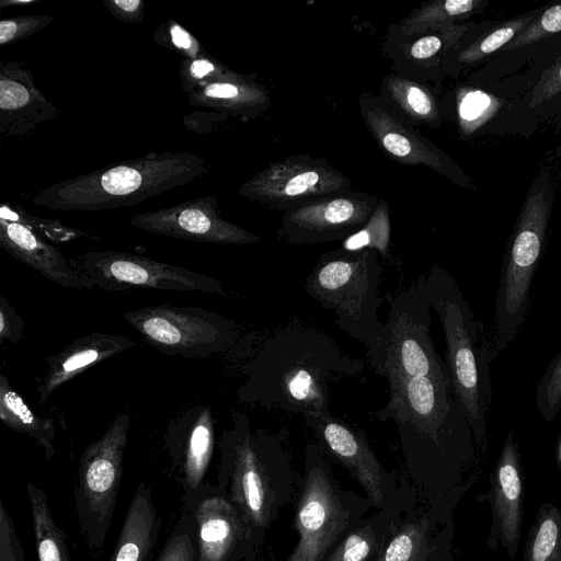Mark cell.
I'll return each mask as SVG.
<instances>
[{
  "mask_svg": "<svg viewBox=\"0 0 561 561\" xmlns=\"http://www.w3.org/2000/svg\"><path fill=\"white\" fill-rule=\"evenodd\" d=\"M363 369V362L344 355L331 336L310 328H287L253 356L238 398L265 409L301 413L305 419L328 414L330 381Z\"/></svg>",
  "mask_w": 561,
  "mask_h": 561,
  "instance_id": "cell-1",
  "label": "cell"
},
{
  "mask_svg": "<svg viewBox=\"0 0 561 561\" xmlns=\"http://www.w3.org/2000/svg\"><path fill=\"white\" fill-rule=\"evenodd\" d=\"M217 488L247 526L259 552L267 531L298 492L291 458L276 436L252 430L247 415L233 414L219 443Z\"/></svg>",
  "mask_w": 561,
  "mask_h": 561,
  "instance_id": "cell-2",
  "label": "cell"
},
{
  "mask_svg": "<svg viewBox=\"0 0 561 561\" xmlns=\"http://www.w3.org/2000/svg\"><path fill=\"white\" fill-rule=\"evenodd\" d=\"M204 157L150 152L78 175L38 192L33 205L61 211H94L139 204L207 173Z\"/></svg>",
  "mask_w": 561,
  "mask_h": 561,
  "instance_id": "cell-3",
  "label": "cell"
},
{
  "mask_svg": "<svg viewBox=\"0 0 561 561\" xmlns=\"http://www.w3.org/2000/svg\"><path fill=\"white\" fill-rule=\"evenodd\" d=\"M387 380L390 398L378 417L396 422L411 470L430 468L454 451L470 448L472 431L454 393L449 371Z\"/></svg>",
  "mask_w": 561,
  "mask_h": 561,
  "instance_id": "cell-4",
  "label": "cell"
},
{
  "mask_svg": "<svg viewBox=\"0 0 561 561\" xmlns=\"http://www.w3.org/2000/svg\"><path fill=\"white\" fill-rule=\"evenodd\" d=\"M554 198L548 168L534 178L506 244L493 320L486 340L491 360L519 334L526 320L534 276L545 250Z\"/></svg>",
  "mask_w": 561,
  "mask_h": 561,
  "instance_id": "cell-5",
  "label": "cell"
},
{
  "mask_svg": "<svg viewBox=\"0 0 561 561\" xmlns=\"http://www.w3.org/2000/svg\"><path fill=\"white\" fill-rule=\"evenodd\" d=\"M425 288L443 327L454 393L467 415L474 442L483 446L486 412L492 401L486 340H480L478 322L448 272L433 266L425 278Z\"/></svg>",
  "mask_w": 561,
  "mask_h": 561,
  "instance_id": "cell-6",
  "label": "cell"
},
{
  "mask_svg": "<svg viewBox=\"0 0 561 561\" xmlns=\"http://www.w3.org/2000/svg\"><path fill=\"white\" fill-rule=\"evenodd\" d=\"M371 508L367 496L342 488L320 445L308 443L294 519L298 542L283 561H323Z\"/></svg>",
  "mask_w": 561,
  "mask_h": 561,
  "instance_id": "cell-7",
  "label": "cell"
},
{
  "mask_svg": "<svg viewBox=\"0 0 561 561\" xmlns=\"http://www.w3.org/2000/svg\"><path fill=\"white\" fill-rule=\"evenodd\" d=\"M378 252L324 253L306 279L305 289L321 307L332 311L337 327L367 350L378 341L383 322L378 319L381 266Z\"/></svg>",
  "mask_w": 561,
  "mask_h": 561,
  "instance_id": "cell-8",
  "label": "cell"
},
{
  "mask_svg": "<svg viewBox=\"0 0 561 561\" xmlns=\"http://www.w3.org/2000/svg\"><path fill=\"white\" fill-rule=\"evenodd\" d=\"M131 417L119 413L105 433L81 455L75 505L81 536L94 557L104 547L116 508Z\"/></svg>",
  "mask_w": 561,
  "mask_h": 561,
  "instance_id": "cell-9",
  "label": "cell"
},
{
  "mask_svg": "<svg viewBox=\"0 0 561 561\" xmlns=\"http://www.w3.org/2000/svg\"><path fill=\"white\" fill-rule=\"evenodd\" d=\"M432 305L425 279L396 296L368 362L386 378L436 376L449 371L430 335Z\"/></svg>",
  "mask_w": 561,
  "mask_h": 561,
  "instance_id": "cell-10",
  "label": "cell"
},
{
  "mask_svg": "<svg viewBox=\"0 0 561 561\" xmlns=\"http://www.w3.org/2000/svg\"><path fill=\"white\" fill-rule=\"evenodd\" d=\"M123 318L148 345L169 356L206 358L238 339L233 322L196 307L163 304L127 311Z\"/></svg>",
  "mask_w": 561,
  "mask_h": 561,
  "instance_id": "cell-11",
  "label": "cell"
},
{
  "mask_svg": "<svg viewBox=\"0 0 561 561\" xmlns=\"http://www.w3.org/2000/svg\"><path fill=\"white\" fill-rule=\"evenodd\" d=\"M69 262L92 282L94 288L105 290L150 288L225 295L221 283L211 276L142 255L112 250H92L76 255Z\"/></svg>",
  "mask_w": 561,
  "mask_h": 561,
  "instance_id": "cell-12",
  "label": "cell"
},
{
  "mask_svg": "<svg viewBox=\"0 0 561 561\" xmlns=\"http://www.w3.org/2000/svg\"><path fill=\"white\" fill-rule=\"evenodd\" d=\"M352 182L324 158L306 153L273 162L245 181L239 196L277 210L351 191Z\"/></svg>",
  "mask_w": 561,
  "mask_h": 561,
  "instance_id": "cell-13",
  "label": "cell"
},
{
  "mask_svg": "<svg viewBox=\"0 0 561 561\" xmlns=\"http://www.w3.org/2000/svg\"><path fill=\"white\" fill-rule=\"evenodd\" d=\"M305 420L323 451L359 483L375 510L403 512L408 500L398 488L394 474L383 467L363 434L331 413Z\"/></svg>",
  "mask_w": 561,
  "mask_h": 561,
  "instance_id": "cell-14",
  "label": "cell"
},
{
  "mask_svg": "<svg viewBox=\"0 0 561 561\" xmlns=\"http://www.w3.org/2000/svg\"><path fill=\"white\" fill-rule=\"evenodd\" d=\"M360 116L378 147L405 165H423L465 188L473 187L470 178L442 149L421 135L380 95L363 93Z\"/></svg>",
  "mask_w": 561,
  "mask_h": 561,
  "instance_id": "cell-15",
  "label": "cell"
},
{
  "mask_svg": "<svg viewBox=\"0 0 561 561\" xmlns=\"http://www.w3.org/2000/svg\"><path fill=\"white\" fill-rule=\"evenodd\" d=\"M379 199L365 192L347 191L286 210L280 234L293 244L344 241L362 229Z\"/></svg>",
  "mask_w": 561,
  "mask_h": 561,
  "instance_id": "cell-16",
  "label": "cell"
},
{
  "mask_svg": "<svg viewBox=\"0 0 561 561\" xmlns=\"http://www.w3.org/2000/svg\"><path fill=\"white\" fill-rule=\"evenodd\" d=\"M182 503L196 526L195 561H243L257 552L240 515L216 484L205 482Z\"/></svg>",
  "mask_w": 561,
  "mask_h": 561,
  "instance_id": "cell-17",
  "label": "cell"
},
{
  "mask_svg": "<svg viewBox=\"0 0 561 561\" xmlns=\"http://www.w3.org/2000/svg\"><path fill=\"white\" fill-rule=\"evenodd\" d=\"M488 503L491 525L486 548L494 552L502 548L511 561L515 560L524 519V476L518 442L510 431L490 477L486 493L478 496Z\"/></svg>",
  "mask_w": 561,
  "mask_h": 561,
  "instance_id": "cell-18",
  "label": "cell"
},
{
  "mask_svg": "<svg viewBox=\"0 0 561 561\" xmlns=\"http://www.w3.org/2000/svg\"><path fill=\"white\" fill-rule=\"evenodd\" d=\"M214 196L190 199L174 206L136 214L130 226L167 237L218 244H249L260 240L251 231L225 220Z\"/></svg>",
  "mask_w": 561,
  "mask_h": 561,
  "instance_id": "cell-19",
  "label": "cell"
},
{
  "mask_svg": "<svg viewBox=\"0 0 561 561\" xmlns=\"http://www.w3.org/2000/svg\"><path fill=\"white\" fill-rule=\"evenodd\" d=\"M165 448L182 484V500H185L205 483L213 458L215 423L211 410L208 407L194 408L170 423Z\"/></svg>",
  "mask_w": 561,
  "mask_h": 561,
  "instance_id": "cell-20",
  "label": "cell"
},
{
  "mask_svg": "<svg viewBox=\"0 0 561 561\" xmlns=\"http://www.w3.org/2000/svg\"><path fill=\"white\" fill-rule=\"evenodd\" d=\"M60 114L42 93L31 70L21 61L0 65V135L20 137Z\"/></svg>",
  "mask_w": 561,
  "mask_h": 561,
  "instance_id": "cell-21",
  "label": "cell"
},
{
  "mask_svg": "<svg viewBox=\"0 0 561 561\" xmlns=\"http://www.w3.org/2000/svg\"><path fill=\"white\" fill-rule=\"evenodd\" d=\"M0 245L53 283L73 289L94 288L56 247L22 224L0 217Z\"/></svg>",
  "mask_w": 561,
  "mask_h": 561,
  "instance_id": "cell-22",
  "label": "cell"
},
{
  "mask_svg": "<svg viewBox=\"0 0 561 561\" xmlns=\"http://www.w3.org/2000/svg\"><path fill=\"white\" fill-rule=\"evenodd\" d=\"M136 346L123 335L93 332L76 339L64 350L47 358V370L36 391L43 404L65 382L92 366Z\"/></svg>",
  "mask_w": 561,
  "mask_h": 561,
  "instance_id": "cell-23",
  "label": "cell"
},
{
  "mask_svg": "<svg viewBox=\"0 0 561 561\" xmlns=\"http://www.w3.org/2000/svg\"><path fill=\"white\" fill-rule=\"evenodd\" d=\"M437 524L432 513L410 508L376 561H450L451 525Z\"/></svg>",
  "mask_w": 561,
  "mask_h": 561,
  "instance_id": "cell-24",
  "label": "cell"
},
{
  "mask_svg": "<svg viewBox=\"0 0 561 561\" xmlns=\"http://www.w3.org/2000/svg\"><path fill=\"white\" fill-rule=\"evenodd\" d=\"M161 527L162 518L153 505L152 491L140 481L108 561H151Z\"/></svg>",
  "mask_w": 561,
  "mask_h": 561,
  "instance_id": "cell-25",
  "label": "cell"
},
{
  "mask_svg": "<svg viewBox=\"0 0 561 561\" xmlns=\"http://www.w3.org/2000/svg\"><path fill=\"white\" fill-rule=\"evenodd\" d=\"M193 106L210 107L242 121L253 119L270 106L267 89L252 76L243 80L213 82L187 94Z\"/></svg>",
  "mask_w": 561,
  "mask_h": 561,
  "instance_id": "cell-26",
  "label": "cell"
},
{
  "mask_svg": "<svg viewBox=\"0 0 561 561\" xmlns=\"http://www.w3.org/2000/svg\"><path fill=\"white\" fill-rule=\"evenodd\" d=\"M403 512L380 510L365 516L323 561H376L397 530Z\"/></svg>",
  "mask_w": 561,
  "mask_h": 561,
  "instance_id": "cell-27",
  "label": "cell"
},
{
  "mask_svg": "<svg viewBox=\"0 0 561 561\" xmlns=\"http://www.w3.org/2000/svg\"><path fill=\"white\" fill-rule=\"evenodd\" d=\"M465 28L454 23L430 27L423 33L401 35L396 33L391 42V57L401 64V69L425 70L443 60L448 50L459 41Z\"/></svg>",
  "mask_w": 561,
  "mask_h": 561,
  "instance_id": "cell-28",
  "label": "cell"
},
{
  "mask_svg": "<svg viewBox=\"0 0 561 561\" xmlns=\"http://www.w3.org/2000/svg\"><path fill=\"white\" fill-rule=\"evenodd\" d=\"M381 98L411 125L437 126L438 105L431 90L414 78L389 73L380 84Z\"/></svg>",
  "mask_w": 561,
  "mask_h": 561,
  "instance_id": "cell-29",
  "label": "cell"
},
{
  "mask_svg": "<svg viewBox=\"0 0 561 561\" xmlns=\"http://www.w3.org/2000/svg\"><path fill=\"white\" fill-rule=\"evenodd\" d=\"M0 420L19 433L33 438L50 460L55 453L56 430L50 417L37 415L24 398L12 387L5 374L0 375Z\"/></svg>",
  "mask_w": 561,
  "mask_h": 561,
  "instance_id": "cell-30",
  "label": "cell"
},
{
  "mask_svg": "<svg viewBox=\"0 0 561 561\" xmlns=\"http://www.w3.org/2000/svg\"><path fill=\"white\" fill-rule=\"evenodd\" d=\"M38 561H71L67 534L55 520L45 491L26 483Z\"/></svg>",
  "mask_w": 561,
  "mask_h": 561,
  "instance_id": "cell-31",
  "label": "cell"
},
{
  "mask_svg": "<svg viewBox=\"0 0 561 561\" xmlns=\"http://www.w3.org/2000/svg\"><path fill=\"white\" fill-rule=\"evenodd\" d=\"M522 561H561V508L556 504L540 503Z\"/></svg>",
  "mask_w": 561,
  "mask_h": 561,
  "instance_id": "cell-32",
  "label": "cell"
},
{
  "mask_svg": "<svg viewBox=\"0 0 561 561\" xmlns=\"http://www.w3.org/2000/svg\"><path fill=\"white\" fill-rule=\"evenodd\" d=\"M485 0H433L423 3L397 26V33L413 35L425 32L432 26L453 23L483 10Z\"/></svg>",
  "mask_w": 561,
  "mask_h": 561,
  "instance_id": "cell-33",
  "label": "cell"
},
{
  "mask_svg": "<svg viewBox=\"0 0 561 561\" xmlns=\"http://www.w3.org/2000/svg\"><path fill=\"white\" fill-rule=\"evenodd\" d=\"M390 208L388 202L381 198L365 226L342 241L340 249L348 252L371 249L387 257L390 250Z\"/></svg>",
  "mask_w": 561,
  "mask_h": 561,
  "instance_id": "cell-34",
  "label": "cell"
},
{
  "mask_svg": "<svg viewBox=\"0 0 561 561\" xmlns=\"http://www.w3.org/2000/svg\"><path fill=\"white\" fill-rule=\"evenodd\" d=\"M541 9L534 10L524 15L511 19L491 32L479 37L476 42L462 49L457 61L465 65H471L497 49H502L513 41L539 13Z\"/></svg>",
  "mask_w": 561,
  "mask_h": 561,
  "instance_id": "cell-35",
  "label": "cell"
},
{
  "mask_svg": "<svg viewBox=\"0 0 561 561\" xmlns=\"http://www.w3.org/2000/svg\"><path fill=\"white\" fill-rule=\"evenodd\" d=\"M500 107V100L483 90L459 89L457 92V112L461 133L470 135L477 131L496 114Z\"/></svg>",
  "mask_w": 561,
  "mask_h": 561,
  "instance_id": "cell-36",
  "label": "cell"
},
{
  "mask_svg": "<svg viewBox=\"0 0 561 561\" xmlns=\"http://www.w3.org/2000/svg\"><path fill=\"white\" fill-rule=\"evenodd\" d=\"M179 76L181 87L187 94L208 83L243 80L250 77L233 71L210 55L195 59L183 58Z\"/></svg>",
  "mask_w": 561,
  "mask_h": 561,
  "instance_id": "cell-37",
  "label": "cell"
},
{
  "mask_svg": "<svg viewBox=\"0 0 561 561\" xmlns=\"http://www.w3.org/2000/svg\"><path fill=\"white\" fill-rule=\"evenodd\" d=\"M0 217L24 225L45 240L60 243L79 238H93L91 234L72 227H68L55 219L39 218L26 213L22 207L3 203Z\"/></svg>",
  "mask_w": 561,
  "mask_h": 561,
  "instance_id": "cell-38",
  "label": "cell"
},
{
  "mask_svg": "<svg viewBox=\"0 0 561 561\" xmlns=\"http://www.w3.org/2000/svg\"><path fill=\"white\" fill-rule=\"evenodd\" d=\"M196 526L192 515L182 513L154 561H195Z\"/></svg>",
  "mask_w": 561,
  "mask_h": 561,
  "instance_id": "cell-39",
  "label": "cell"
},
{
  "mask_svg": "<svg viewBox=\"0 0 561 561\" xmlns=\"http://www.w3.org/2000/svg\"><path fill=\"white\" fill-rule=\"evenodd\" d=\"M535 407L547 423L554 421L561 411V352L551 359L539 379Z\"/></svg>",
  "mask_w": 561,
  "mask_h": 561,
  "instance_id": "cell-40",
  "label": "cell"
},
{
  "mask_svg": "<svg viewBox=\"0 0 561 561\" xmlns=\"http://www.w3.org/2000/svg\"><path fill=\"white\" fill-rule=\"evenodd\" d=\"M152 38L158 45L182 55L183 58L209 56L202 43L173 19L162 22L153 31Z\"/></svg>",
  "mask_w": 561,
  "mask_h": 561,
  "instance_id": "cell-41",
  "label": "cell"
},
{
  "mask_svg": "<svg viewBox=\"0 0 561 561\" xmlns=\"http://www.w3.org/2000/svg\"><path fill=\"white\" fill-rule=\"evenodd\" d=\"M561 32V3L541 11L503 50L514 49L539 42Z\"/></svg>",
  "mask_w": 561,
  "mask_h": 561,
  "instance_id": "cell-42",
  "label": "cell"
},
{
  "mask_svg": "<svg viewBox=\"0 0 561 561\" xmlns=\"http://www.w3.org/2000/svg\"><path fill=\"white\" fill-rule=\"evenodd\" d=\"M54 16L49 14L19 15L0 21V45L5 46L26 38L48 26Z\"/></svg>",
  "mask_w": 561,
  "mask_h": 561,
  "instance_id": "cell-43",
  "label": "cell"
},
{
  "mask_svg": "<svg viewBox=\"0 0 561 561\" xmlns=\"http://www.w3.org/2000/svg\"><path fill=\"white\" fill-rule=\"evenodd\" d=\"M0 561H26L10 512L0 501Z\"/></svg>",
  "mask_w": 561,
  "mask_h": 561,
  "instance_id": "cell-44",
  "label": "cell"
},
{
  "mask_svg": "<svg viewBox=\"0 0 561 561\" xmlns=\"http://www.w3.org/2000/svg\"><path fill=\"white\" fill-rule=\"evenodd\" d=\"M561 93V60L543 71L535 84L529 105L536 107Z\"/></svg>",
  "mask_w": 561,
  "mask_h": 561,
  "instance_id": "cell-45",
  "label": "cell"
},
{
  "mask_svg": "<svg viewBox=\"0 0 561 561\" xmlns=\"http://www.w3.org/2000/svg\"><path fill=\"white\" fill-rule=\"evenodd\" d=\"M23 319L15 312L12 305L0 297V342L18 343L24 330Z\"/></svg>",
  "mask_w": 561,
  "mask_h": 561,
  "instance_id": "cell-46",
  "label": "cell"
},
{
  "mask_svg": "<svg viewBox=\"0 0 561 561\" xmlns=\"http://www.w3.org/2000/svg\"><path fill=\"white\" fill-rule=\"evenodd\" d=\"M107 12L116 20L125 23H139L145 19L142 0H103Z\"/></svg>",
  "mask_w": 561,
  "mask_h": 561,
  "instance_id": "cell-47",
  "label": "cell"
},
{
  "mask_svg": "<svg viewBox=\"0 0 561 561\" xmlns=\"http://www.w3.org/2000/svg\"><path fill=\"white\" fill-rule=\"evenodd\" d=\"M556 462L558 468L561 470V436L559 437L556 448Z\"/></svg>",
  "mask_w": 561,
  "mask_h": 561,
  "instance_id": "cell-48",
  "label": "cell"
},
{
  "mask_svg": "<svg viewBox=\"0 0 561 561\" xmlns=\"http://www.w3.org/2000/svg\"><path fill=\"white\" fill-rule=\"evenodd\" d=\"M256 556H257V552H254V553L250 554L249 557H247L243 561H256Z\"/></svg>",
  "mask_w": 561,
  "mask_h": 561,
  "instance_id": "cell-49",
  "label": "cell"
}]
</instances>
